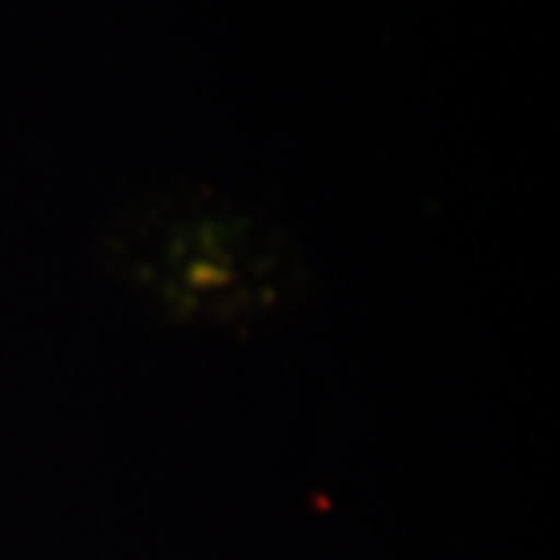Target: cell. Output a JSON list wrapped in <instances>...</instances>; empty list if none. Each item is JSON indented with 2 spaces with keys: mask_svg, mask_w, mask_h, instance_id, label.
<instances>
[{
  "mask_svg": "<svg viewBox=\"0 0 560 560\" xmlns=\"http://www.w3.org/2000/svg\"><path fill=\"white\" fill-rule=\"evenodd\" d=\"M106 271L153 318L243 334L300 308L312 271L271 212L209 190H168L119 209L103 234Z\"/></svg>",
  "mask_w": 560,
  "mask_h": 560,
  "instance_id": "6da1fadb",
  "label": "cell"
}]
</instances>
